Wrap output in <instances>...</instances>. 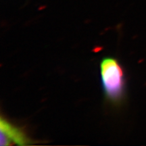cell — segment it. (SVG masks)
Masks as SVG:
<instances>
[{"instance_id":"cell-1","label":"cell","mask_w":146,"mask_h":146,"mask_svg":"<svg viewBox=\"0 0 146 146\" xmlns=\"http://www.w3.org/2000/svg\"><path fill=\"white\" fill-rule=\"evenodd\" d=\"M102 87L106 98L113 105H119L125 96V74L117 60L106 58L100 64Z\"/></svg>"},{"instance_id":"cell-2","label":"cell","mask_w":146,"mask_h":146,"mask_svg":"<svg viewBox=\"0 0 146 146\" xmlns=\"http://www.w3.org/2000/svg\"><path fill=\"white\" fill-rule=\"evenodd\" d=\"M0 132L1 146L27 145L33 143V140L25 130L3 117L0 122Z\"/></svg>"}]
</instances>
